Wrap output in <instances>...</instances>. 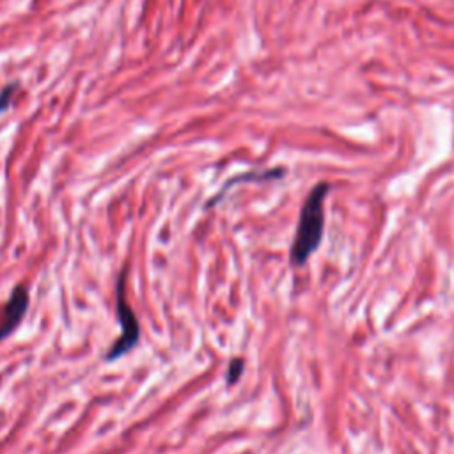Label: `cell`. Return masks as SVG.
<instances>
[{"label": "cell", "mask_w": 454, "mask_h": 454, "mask_svg": "<svg viewBox=\"0 0 454 454\" xmlns=\"http://www.w3.org/2000/svg\"><path fill=\"white\" fill-rule=\"evenodd\" d=\"M328 190H330L328 183H317L303 200L294 239L291 243V262L296 266L305 264L307 259L317 250L323 239V229H325L323 202L328 195Z\"/></svg>", "instance_id": "obj_1"}, {"label": "cell", "mask_w": 454, "mask_h": 454, "mask_svg": "<svg viewBox=\"0 0 454 454\" xmlns=\"http://www.w3.org/2000/svg\"><path fill=\"white\" fill-rule=\"evenodd\" d=\"M126 273H128V268H122L115 282V312H117V321L121 325V335L105 353L103 356L105 362L119 360L121 356L128 355L133 348H137L140 340V325L135 316V310L129 307L126 298Z\"/></svg>", "instance_id": "obj_2"}, {"label": "cell", "mask_w": 454, "mask_h": 454, "mask_svg": "<svg viewBox=\"0 0 454 454\" xmlns=\"http://www.w3.org/2000/svg\"><path fill=\"white\" fill-rule=\"evenodd\" d=\"M30 296L25 284H16L7 298V301L0 307V342L5 340L23 321L28 310Z\"/></svg>", "instance_id": "obj_3"}, {"label": "cell", "mask_w": 454, "mask_h": 454, "mask_svg": "<svg viewBox=\"0 0 454 454\" xmlns=\"http://www.w3.org/2000/svg\"><path fill=\"white\" fill-rule=\"evenodd\" d=\"M284 174H286V170H284V168H270V170H262V172H248V174L236 176V177L229 179V181L223 184L222 192H220L216 197H213V199L207 202V206H206V207H211L215 202H218V200L223 197V193L229 190V186H232V184H236V183H243V181H268V179H280Z\"/></svg>", "instance_id": "obj_4"}, {"label": "cell", "mask_w": 454, "mask_h": 454, "mask_svg": "<svg viewBox=\"0 0 454 454\" xmlns=\"http://www.w3.org/2000/svg\"><path fill=\"white\" fill-rule=\"evenodd\" d=\"M243 369H245V362H243L241 358H232V360L229 362L227 374H225V376H227V385H234V383L239 380Z\"/></svg>", "instance_id": "obj_5"}, {"label": "cell", "mask_w": 454, "mask_h": 454, "mask_svg": "<svg viewBox=\"0 0 454 454\" xmlns=\"http://www.w3.org/2000/svg\"><path fill=\"white\" fill-rule=\"evenodd\" d=\"M18 89H20V85H18L16 82H12V83H7V85L0 90V112L7 110V108L11 106L12 98H14V94L18 92Z\"/></svg>", "instance_id": "obj_6"}]
</instances>
